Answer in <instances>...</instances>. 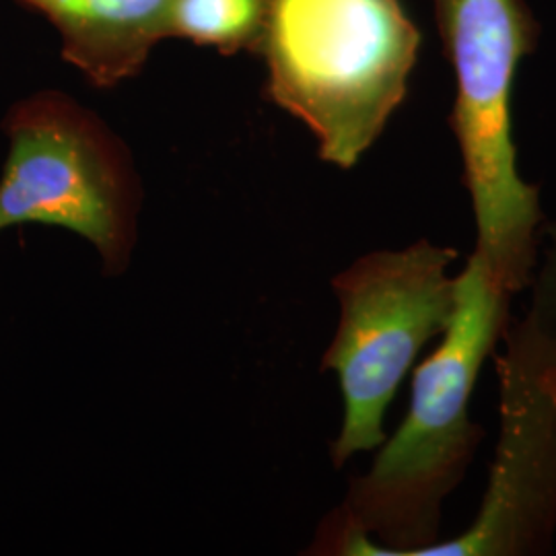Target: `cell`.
Segmentation results:
<instances>
[{
	"instance_id": "cell-1",
	"label": "cell",
	"mask_w": 556,
	"mask_h": 556,
	"mask_svg": "<svg viewBox=\"0 0 556 556\" xmlns=\"http://www.w3.org/2000/svg\"><path fill=\"white\" fill-rule=\"evenodd\" d=\"M457 282L456 316L438 351L415 371L406 417L379 445L369 472L351 482L337 511L324 519L314 555L422 556L443 540L445 501L484 438L470 417V397L509 326L511 305L472 254Z\"/></svg>"
},
{
	"instance_id": "cell-7",
	"label": "cell",
	"mask_w": 556,
	"mask_h": 556,
	"mask_svg": "<svg viewBox=\"0 0 556 556\" xmlns=\"http://www.w3.org/2000/svg\"><path fill=\"white\" fill-rule=\"evenodd\" d=\"M52 21L62 54L98 87H114L144 66L169 36L174 0H20Z\"/></svg>"
},
{
	"instance_id": "cell-8",
	"label": "cell",
	"mask_w": 556,
	"mask_h": 556,
	"mask_svg": "<svg viewBox=\"0 0 556 556\" xmlns=\"http://www.w3.org/2000/svg\"><path fill=\"white\" fill-rule=\"evenodd\" d=\"M270 0H174L169 36L215 46L223 54L260 48Z\"/></svg>"
},
{
	"instance_id": "cell-5",
	"label": "cell",
	"mask_w": 556,
	"mask_h": 556,
	"mask_svg": "<svg viewBox=\"0 0 556 556\" xmlns=\"http://www.w3.org/2000/svg\"><path fill=\"white\" fill-rule=\"evenodd\" d=\"M526 316L498 357L501 427L475 521L422 556L551 553L556 532V225L544 231Z\"/></svg>"
},
{
	"instance_id": "cell-3",
	"label": "cell",
	"mask_w": 556,
	"mask_h": 556,
	"mask_svg": "<svg viewBox=\"0 0 556 556\" xmlns=\"http://www.w3.org/2000/svg\"><path fill=\"white\" fill-rule=\"evenodd\" d=\"M456 71V135L486 278L514 299L530 287L540 256V190L519 178L511 139L517 64L534 50L538 23L523 0H433Z\"/></svg>"
},
{
	"instance_id": "cell-6",
	"label": "cell",
	"mask_w": 556,
	"mask_h": 556,
	"mask_svg": "<svg viewBox=\"0 0 556 556\" xmlns=\"http://www.w3.org/2000/svg\"><path fill=\"white\" fill-rule=\"evenodd\" d=\"M0 231L48 225L87 239L103 273L128 270L139 238L140 184L126 147L77 101L43 91L4 118Z\"/></svg>"
},
{
	"instance_id": "cell-4",
	"label": "cell",
	"mask_w": 556,
	"mask_h": 556,
	"mask_svg": "<svg viewBox=\"0 0 556 556\" xmlns=\"http://www.w3.org/2000/svg\"><path fill=\"white\" fill-rule=\"evenodd\" d=\"M457 250L418 239L402 250H379L332 278L338 328L321 358L334 371L344 404L332 443L334 466H344L386 441L383 417L418 353L445 334L457 312L459 282L450 275Z\"/></svg>"
},
{
	"instance_id": "cell-2",
	"label": "cell",
	"mask_w": 556,
	"mask_h": 556,
	"mask_svg": "<svg viewBox=\"0 0 556 556\" xmlns=\"http://www.w3.org/2000/svg\"><path fill=\"white\" fill-rule=\"evenodd\" d=\"M418 43L397 0H270L266 89L309 128L321 160L351 169L406 98Z\"/></svg>"
}]
</instances>
